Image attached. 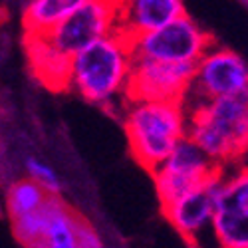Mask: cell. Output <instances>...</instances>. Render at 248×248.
Instances as JSON below:
<instances>
[{"label":"cell","instance_id":"6da1fadb","mask_svg":"<svg viewBox=\"0 0 248 248\" xmlns=\"http://www.w3.org/2000/svg\"><path fill=\"white\" fill-rule=\"evenodd\" d=\"M133 60L129 38L109 34L72 56L68 90L92 106L121 113L129 99Z\"/></svg>","mask_w":248,"mask_h":248},{"label":"cell","instance_id":"7a4b0ae2","mask_svg":"<svg viewBox=\"0 0 248 248\" xmlns=\"http://www.w3.org/2000/svg\"><path fill=\"white\" fill-rule=\"evenodd\" d=\"M121 125L133 159L151 173L187 139V106L183 101L129 97L121 109Z\"/></svg>","mask_w":248,"mask_h":248},{"label":"cell","instance_id":"3957f363","mask_svg":"<svg viewBox=\"0 0 248 248\" xmlns=\"http://www.w3.org/2000/svg\"><path fill=\"white\" fill-rule=\"evenodd\" d=\"M187 137L218 169L248 161V97L187 103Z\"/></svg>","mask_w":248,"mask_h":248},{"label":"cell","instance_id":"277c9868","mask_svg":"<svg viewBox=\"0 0 248 248\" xmlns=\"http://www.w3.org/2000/svg\"><path fill=\"white\" fill-rule=\"evenodd\" d=\"M213 240L217 248H248V161L218 171Z\"/></svg>","mask_w":248,"mask_h":248},{"label":"cell","instance_id":"5b68a950","mask_svg":"<svg viewBox=\"0 0 248 248\" xmlns=\"http://www.w3.org/2000/svg\"><path fill=\"white\" fill-rule=\"evenodd\" d=\"M248 97V62L234 50L211 46L195 64L187 103Z\"/></svg>","mask_w":248,"mask_h":248},{"label":"cell","instance_id":"8992f818","mask_svg":"<svg viewBox=\"0 0 248 248\" xmlns=\"http://www.w3.org/2000/svg\"><path fill=\"white\" fill-rule=\"evenodd\" d=\"M129 44L135 58L195 66L197 60L213 46V38L195 18L183 14L159 30L129 38Z\"/></svg>","mask_w":248,"mask_h":248},{"label":"cell","instance_id":"52a82bcc","mask_svg":"<svg viewBox=\"0 0 248 248\" xmlns=\"http://www.w3.org/2000/svg\"><path fill=\"white\" fill-rule=\"evenodd\" d=\"M220 169L189 137L183 139L171 151V155L155 171H151L153 187L161 202V209L204 185Z\"/></svg>","mask_w":248,"mask_h":248},{"label":"cell","instance_id":"ba28073f","mask_svg":"<svg viewBox=\"0 0 248 248\" xmlns=\"http://www.w3.org/2000/svg\"><path fill=\"white\" fill-rule=\"evenodd\" d=\"M119 32V0H92L56 24L48 36L70 58Z\"/></svg>","mask_w":248,"mask_h":248},{"label":"cell","instance_id":"9c48e42d","mask_svg":"<svg viewBox=\"0 0 248 248\" xmlns=\"http://www.w3.org/2000/svg\"><path fill=\"white\" fill-rule=\"evenodd\" d=\"M135 58V56H133ZM195 66L135 58L129 97L149 101H187Z\"/></svg>","mask_w":248,"mask_h":248},{"label":"cell","instance_id":"30bf717a","mask_svg":"<svg viewBox=\"0 0 248 248\" xmlns=\"http://www.w3.org/2000/svg\"><path fill=\"white\" fill-rule=\"evenodd\" d=\"M217 179H218V173L204 185L197 187L195 191L183 195L175 202L161 209L173 229L193 248H202L204 240H213Z\"/></svg>","mask_w":248,"mask_h":248},{"label":"cell","instance_id":"8fae6325","mask_svg":"<svg viewBox=\"0 0 248 248\" xmlns=\"http://www.w3.org/2000/svg\"><path fill=\"white\" fill-rule=\"evenodd\" d=\"M22 50L28 70L40 86L52 92L68 90L72 58L62 52L48 34H24Z\"/></svg>","mask_w":248,"mask_h":248},{"label":"cell","instance_id":"7c38bea8","mask_svg":"<svg viewBox=\"0 0 248 248\" xmlns=\"http://www.w3.org/2000/svg\"><path fill=\"white\" fill-rule=\"evenodd\" d=\"M183 0H119V32L135 38L159 30L181 18Z\"/></svg>","mask_w":248,"mask_h":248},{"label":"cell","instance_id":"4fadbf2b","mask_svg":"<svg viewBox=\"0 0 248 248\" xmlns=\"http://www.w3.org/2000/svg\"><path fill=\"white\" fill-rule=\"evenodd\" d=\"M79 213L68 206L62 197H50L46 202V222L40 238L30 248H79Z\"/></svg>","mask_w":248,"mask_h":248},{"label":"cell","instance_id":"5bb4252c","mask_svg":"<svg viewBox=\"0 0 248 248\" xmlns=\"http://www.w3.org/2000/svg\"><path fill=\"white\" fill-rule=\"evenodd\" d=\"M92 0H26L20 10L24 34H48L72 12Z\"/></svg>","mask_w":248,"mask_h":248},{"label":"cell","instance_id":"9a60e30c","mask_svg":"<svg viewBox=\"0 0 248 248\" xmlns=\"http://www.w3.org/2000/svg\"><path fill=\"white\" fill-rule=\"evenodd\" d=\"M48 199L50 197L26 177H14L4 185V213L10 220L40 211Z\"/></svg>","mask_w":248,"mask_h":248},{"label":"cell","instance_id":"2e32d148","mask_svg":"<svg viewBox=\"0 0 248 248\" xmlns=\"http://www.w3.org/2000/svg\"><path fill=\"white\" fill-rule=\"evenodd\" d=\"M22 171L24 177L34 181L48 197H62L64 183H62V177L56 171V167L50 165L46 159L38 155H26L22 161Z\"/></svg>","mask_w":248,"mask_h":248},{"label":"cell","instance_id":"e0dca14e","mask_svg":"<svg viewBox=\"0 0 248 248\" xmlns=\"http://www.w3.org/2000/svg\"><path fill=\"white\" fill-rule=\"evenodd\" d=\"M12 222V232L14 238L22 244V248H30L44 231V222H46V204L40 211L30 213L26 217H20L10 220Z\"/></svg>","mask_w":248,"mask_h":248},{"label":"cell","instance_id":"ac0fdd59","mask_svg":"<svg viewBox=\"0 0 248 248\" xmlns=\"http://www.w3.org/2000/svg\"><path fill=\"white\" fill-rule=\"evenodd\" d=\"M79 248H106L95 226L90 224L86 218H81L79 222Z\"/></svg>","mask_w":248,"mask_h":248},{"label":"cell","instance_id":"d6986e66","mask_svg":"<svg viewBox=\"0 0 248 248\" xmlns=\"http://www.w3.org/2000/svg\"><path fill=\"white\" fill-rule=\"evenodd\" d=\"M0 4H2L4 8H18V10H22L24 4H26V0H0Z\"/></svg>","mask_w":248,"mask_h":248},{"label":"cell","instance_id":"ffe728a7","mask_svg":"<svg viewBox=\"0 0 248 248\" xmlns=\"http://www.w3.org/2000/svg\"><path fill=\"white\" fill-rule=\"evenodd\" d=\"M0 215H4V181L0 179Z\"/></svg>","mask_w":248,"mask_h":248},{"label":"cell","instance_id":"44dd1931","mask_svg":"<svg viewBox=\"0 0 248 248\" xmlns=\"http://www.w3.org/2000/svg\"><path fill=\"white\" fill-rule=\"evenodd\" d=\"M6 58H8V52L0 46V72L4 70V64H6Z\"/></svg>","mask_w":248,"mask_h":248},{"label":"cell","instance_id":"7402d4cb","mask_svg":"<svg viewBox=\"0 0 248 248\" xmlns=\"http://www.w3.org/2000/svg\"><path fill=\"white\" fill-rule=\"evenodd\" d=\"M246 2H248V0H246Z\"/></svg>","mask_w":248,"mask_h":248}]
</instances>
